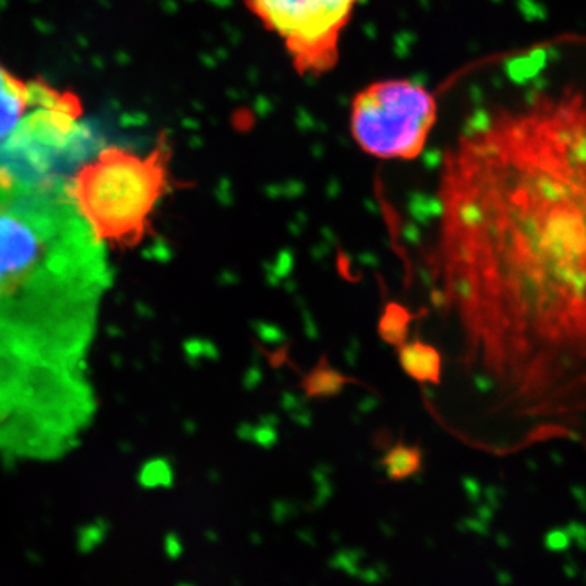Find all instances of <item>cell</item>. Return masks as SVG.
I'll use <instances>...</instances> for the list:
<instances>
[{
  "instance_id": "1",
  "label": "cell",
  "mask_w": 586,
  "mask_h": 586,
  "mask_svg": "<svg viewBox=\"0 0 586 586\" xmlns=\"http://www.w3.org/2000/svg\"><path fill=\"white\" fill-rule=\"evenodd\" d=\"M437 183L433 217L451 259L517 287L560 368L586 360V90L471 119Z\"/></svg>"
},
{
  "instance_id": "2",
  "label": "cell",
  "mask_w": 586,
  "mask_h": 586,
  "mask_svg": "<svg viewBox=\"0 0 586 586\" xmlns=\"http://www.w3.org/2000/svg\"><path fill=\"white\" fill-rule=\"evenodd\" d=\"M106 276L103 241L80 217L67 186H35L0 171V295L88 300Z\"/></svg>"
},
{
  "instance_id": "3",
  "label": "cell",
  "mask_w": 586,
  "mask_h": 586,
  "mask_svg": "<svg viewBox=\"0 0 586 586\" xmlns=\"http://www.w3.org/2000/svg\"><path fill=\"white\" fill-rule=\"evenodd\" d=\"M171 149L158 142L147 154L105 147L75 168L67 193L98 240L132 245L170 193Z\"/></svg>"
},
{
  "instance_id": "4",
  "label": "cell",
  "mask_w": 586,
  "mask_h": 586,
  "mask_svg": "<svg viewBox=\"0 0 586 586\" xmlns=\"http://www.w3.org/2000/svg\"><path fill=\"white\" fill-rule=\"evenodd\" d=\"M72 92L49 85L41 100L0 144V171L35 186H67L69 173L85 162L92 134Z\"/></svg>"
},
{
  "instance_id": "5",
  "label": "cell",
  "mask_w": 586,
  "mask_h": 586,
  "mask_svg": "<svg viewBox=\"0 0 586 586\" xmlns=\"http://www.w3.org/2000/svg\"><path fill=\"white\" fill-rule=\"evenodd\" d=\"M437 123L435 93L407 77L373 80L350 101V137L362 154L380 162L422 157Z\"/></svg>"
},
{
  "instance_id": "6",
  "label": "cell",
  "mask_w": 586,
  "mask_h": 586,
  "mask_svg": "<svg viewBox=\"0 0 586 586\" xmlns=\"http://www.w3.org/2000/svg\"><path fill=\"white\" fill-rule=\"evenodd\" d=\"M367 0H243L246 10L276 36L295 74L321 79L337 69L342 43Z\"/></svg>"
},
{
  "instance_id": "7",
  "label": "cell",
  "mask_w": 586,
  "mask_h": 586,
  "mask_svg": "<svg viewBox=\"0 0 586 586\" xmlns=\"http://www.w3.org/2000/svg\"><path fill=\"white\" fill-rule=\"evenodd\" d=\"M48 82L25 80L0 61V144L41 100Z\"/></svg>"
},
{
  "instance_id": "8",
  "label": "cell",
  "mask_w": 586,
  "mask_h": 586,
  "mask_svg": "<svg viewBox=\"0 0 586 586\" xmlns=\"http://www.w3.org/2000/svg\"><path fill=\"white\" fill-rule=\"evenodd\" d=\"M399 363L404 372L420 383H438L442 375V357L435 347L414 341L399 346Z\"/></svg>"
},
{
  "instance_id": "9",
  "label": "cell",
  "mask_w": 586,
  "mask_h": 586,
  "mask_svg": "<svg viewBox=\"0 0 586 586\" xmlns=\"http://www.w3.org/2000/svg\"><path fill=\"white\" fill-rule=\"evenodd\" d=\"M420 464H422V453L419 448L409 447L404 443L391 448L381 460V466L391 481H403L407 477L414 476L419 473Z\"/></svg>"
},
{
  "instance_id": "10",
  "label": "cell",
  "mask_w": 586,
  "mask_h": 586,
  "mask_svg": "<svg viewBox=\"0 0 586 586\" xmlns=\"http://www.w3.org/2000/svg\"><path fill=\"white\" fill-rule=\"evenodd\" d=\"M347 378L331 365H318L303 381L305 393L310 398H333L341 394Z\"/></svg>"
},
{
  "instance_id": "11",
  "label": "cell",
  "mask_w": 586,
  "mask_h": 586,
  "mask_svg": "<svg viewBox=\"0 0 586 586\" xmlns=\"http://www.w3.org/2000/svg\"><path fill=\"white\" fill-rule=\"evenodd\" d=\"M409 326V313L399 305H388L378 324V333L386 344L403 346Z\"/></svg>"
},
{
  "instance_id": "12",
  "label": "cell",
  "mask_w": 586,
  "mask_h": 586,
  "mask_svg": "<svg viewBox=\"0 0 586 586\" xmlns=\"http://www.w3.org/2000/svg\"><path fill=\"white\" fill-rule=\"evenodd\" d=\"M238 437L264 450H271L279 442V419L276 416H267L261 417L258 424H243L238 429Z\"/></svg>"
},
{
  "instance_id": "13",
  "label": "cell",
  "mask_w": 586,
  "mask_h": 586,
  "mask_svg": "<svg viewBox=\"0 0 586 586\" xmlns=\"http://www.w3.org/2000/svg\"><path fill=\"white\" fill-rule=\"evenodd\" d=\"M253 331L259 341L266 346L277 347L287 341L284 331L277 324L267 323V321H254Z\"/></svg>"
},
{
  "instance_id": "14",
  "label": "cell",
  "mask_w": 586,
  "mask_h": 586,
  "mask_svg": "<svg viewBox=\"0 0 586 586\" xmlns=\"http://www.w3.org/2000/svg\"><path fill=\"white\" fill-rule=\"evenodd\" d=\"M476 280L469 272H461L456 274L455 280H453V290H455L456 297L460 298L461 302H473L476 298L477 292Z\"/></svg>"
},
{
  "instance_id": "15",
  "label": "cell",
  "mask_w": 586,
  "mask_h": 586,
  "mask_svg": "<svg viewBox=\"0 0 586 586\" xmlns=\"http://www.w3.org/2000/svg\"><path fill=\"white\" fill-rule=\"evenodd\" d=\"M360 560H362V554L359 551H347V552H339L336 557H334L333 567H336L337 570H344V572L349 573V575H354V577H359L360 572L362 570L359 569Z\"/></svg>"
},
{
  "instance_id": "16",
  "label": "cell",
  "mask_w": 586,
  "mask_h": 586,
  "mask_svg": "<svg viewBox=\"0 0 586 586\" xmlns=\"http://www.w3.org/2000/svg\"><path fill=\"white\" fill-rule=\"evenodd\" d=\"M261 381H263V372H261V368L253 367L248 368V372L245 375V388L248 391H253L261 385Z\"/></svg>"
},
{
  "instance_id": "17",
  "label": "cell",
  "mask_w": 586,
  "mask_h": 586,
  "mask_svg": "<svg viewBox=\"0 0 586 586\" xmlns=\"http://www.w3.org/2000/svg\"><path fill=\"white\" fill-rule=\"evenodd\" d=\"M430 300H432L433 307L435 308H442L445 307V303H447V298H445V293L442 290L433 289L432 293H430Z\"/></svg>"
}]
</instances>
